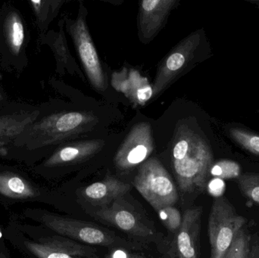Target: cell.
Returning a JSON list of instances; mask_svg holds the SVG:
<instances>
[{
	"label": "cell",
	"instance_id": "6da1fadb",
	"mask_svg": "<svg viewBox=\"0 0 259 258\" xmlns=\"http://www.w3.org/2000/svg\"><path fill=\"white\" fill-rule=\"evenodd\" d=\"M98 124L91 112H56L39 114L1 157L15 159L33 167L44 159L52 148L88 133Z\"/></svg>",
	"mask_w": 259,
	"mask_h": 258
},
{
	"label": "cell",
	"instance_id": "7a4b0ae2",
	"mask_svg": "<svg viewBox=\"0 0 259 258\" xmlns=\"http://www.w3.org/2000/svg\"><path fill=\"white\" fill-rule=\"evenodd\" d=\"M51 233L42 226L12 220L3 235L6 240L27 258H100L93 247L54 234V232Z\"/></svg>",
	"mask_w": 259,
	"mask_h": 258
},
{
	"label": "cell",
	"instance_id": "3957f363",
	"mask_svg": "<svg viewBox=\"0 0 259 258\" xmlns=\"http://www.w3.org/2000/svg\"><path fill=\"white\" fill-rule=\"evenodd\" d=\"M212 161L211 150L200 136L187 127L179 129L172 151V163L183 193L205 190Z\"/></svg>",
	"mask_w": 259,
	"mask_h": 258
},
{
	"label": "cell",
	"instance_id": "277c9868",
	"mask_svg": "<svg viewBox=\"0 0 259 258\" xmlns=\"http://www.w3.org/2000/svg\"><path fill=\"white\" fill-rule=\"evenodd\" d=\"M23 215L56 234L76 242L91 245L135 248L134 244L128 243L111 232L90 223L64 218L42 209H27L23 212Z\"/></svg>",
	"mask_w": 259,
	"mask_h": 258
},
{
	"label": "cell",
	"instance_id": "5b68a950",
	"mask_svg": "<svg viewBox=\"0 0 259 258\" xmlns=\"http://www.w3.org/2000/svg\"><path fill=\"white\" fill-rule=\"evenodd\" d=\"M134 186L156 212L166 206H174L178 201L176 186L158 159H150L142 164Z\"/></svg>",
	"mask_w": 259,
	"mask_h": 258
},
{
	"label": "cell",
	"instance_id": "8992f818",
	"mask_svg": "<svg viewBox=\"0 0 259 258\" xmlns=\"http://www.w3.org/2000/svg\"><path fill=\"white\" fill-rule=\"evenodd\" d=\"M246 219L238 215L232 204L224 197L213 201L208 218V232L211 257L222 258L229 249Z\"/></svg>",
	"mask_w": 259,
	"mask_h": 258
},
{
	"label": "cell",
	"instance_id": "52a82bcc",
	"mask_svg": "<svg viewBox=\"0 0 259 258\" xmlns=\"http://www.w3.org/2000/svg\"><path fill=\"white\" fill-rule=\"evenodd\" d=\"M86 15L84 6L80 3L77 19L75 21L70 20L67 27L88 80L97 90L103 92L107 86L106 77L87 25Z\"/></svg>",
	"mask_w": 259,
	"mask_h": 258
},
{
	"label": "cell",
	"instance_id": "ba28073f",
	"mask_svg": "<svg viewBox=\"0 0 259 258\" xmlns=\"http://www.w3.org/2000/svg\"><path fill=\"white\" fill-rule=\"evenodd\" d=\"M48 192L16 168L0 166V204L47 202Z\"/></svg>",
	"mask_w": 259,
	"mask_h": 258
},
{
	"label": "cell",
	"instance_id": "9c48e42d",
	"mask_svg": "<svg viewBox=\"0 0 259 258\" xmlns=\"http://www.w3.org/2000/svg\"><path fill=\"white\" fill-rule=\"evenodd\" d=\"M154 150L152 130L149 123L141 122L133 127L115 156V166L128 171L144 163Z\"/></svg>",
	"mask_w": 259,
	"mask_h": 258
},
{
	"label": "cell",
	"instance_id": "30bf717a",
	"mask_svg": "<svg viewBox=\"0 0 259 258\" xmlns=\"http://www.w3.org/2000/svg\"><path fill=\"white\" fill-rule=\"evenodd\" d=\"M199 43V36L193 33L172 48L158 67L153 86V96L162 92L187 66Z\"/></svg>",
	"mask_w": 259,
	"mask_h": 258
},
{
	"label": "cell",
	"instance_id": "8fae6325",
	"mask_svg": "<svg viewBox=\"0 0 259 258\" xmlns=\"http://www.w3.org/2000/svg\"><path fill=\"white\" fill-rule=\"evenodd\" d=\"M39 114V108L23 103H9L0 109V157Z\"/></svg>",
	"mask_w": 259,
	"mask_h": 258
},
{
	"label": "cell",
	"instance_id": "7c38bea8",
	"mask_svg": "<svg viewBox=\"0 0 259 258\" xmlns=\"http://www.w3.org/2000/svg\"><path fill=\"white\" fill-rule=\"evenodd\" d=\"M97 219L119 229L136 239L148 241L154 237L153 230L140 221L133 209L121 201V198L108 205L100 207L93 214Z\"/></svg>",
	"mask_w": 259,
	"mask_h": 258
},
{
	"label": "cell",
	"instance_id": "4fadbf2b",
	"mask_svg": "<svg viewBox=\"0 0 259 258\" xmlns=\"http://www.w3.org/2000/svg\"><path fill=\"white\" fill-rule=\"evenodd\" d=\"M104 144L100 139H91L61 145L32 170L36 174L46 175L53 170L90 159L98 153Z\"/></svg>",
	"mask_w": 259,
	"mask_h": 258
},
{
	"label": "cell",
	"instance_id": "5bb4252c",
	"mask_svg": "<svg viewBox=\"0 0 259 258\" xmlns=\"http://www.w3.org/2000/svg\"><path fill=\"white\" fill-rule=\"evenodd\" d=\"M178 4L177 0H144L139 9V33L143 42L153 39L165 24L170 12Z\"/></svg>",
	"mask_w": 259,
	"mask_h": 258
},
{
	"label": "cell",
	"instance_id": "9a60e30c",
	"mask_svg": "<svg viewBox=\"0 0 259 258\" xmlns=\"http://www.w3.org/2000/svg\"><path fill=\"white\" fill-rule=\"evenodd\" d=\"M112 85L136 106H143L153 97V88L148 79L133 68H123L113 73Z\"/></svg>",
	"mask_w": 259,
	"mask_h": 258
},
{
	"label": "cell",
	"instance_id": "2e32d148",
	"mask_svg": "<svg viewBox=\"0 0 259 258\" xmlns=\"http://www.w3.org/2000/svg\"><path fill=\"white\" fill-rule=\"evenodd\" d=\"M202 215V207L188 209L183 215L176 239L178 258H199Z\"/></svg>",
	"mask_w": 259,
	"mask_h": 258
},
{
	"label": "cell",
	"instance_id": "e0dca14e",
	"mask_svg": "<svg viewBox=\"0 0 259 258\" xmlns=\"http://www.w3.org/2000/svg\"><path fill=\"white\" fill-rule=\"evenodd\" d=\"M131 189V185L109 177L87 186L83 190V195L94 205L103 207L124 196Z\"/></svg>",
	"mask_w": 259,
	"mask_h": 258
},
{
	"label": "cell",
	"instance_id": "ac0fdd59",
	"mask_svg": "<svg viewBox=\"0 0 259 258\" xmlns=\"http://www.w3.org/2000/svg\"><path fill=\"white\" fill-rule=\"evenodd\" d=\"M2 36L9 53L18 56L24 46L25 31L21 15L16 11L6 13L2 25Z\"/></svg>",
	"mask_w": 259,
	"mask_h": 258
},
{
	"label": "cell",
	"instance_id": "d6986e66",
	"mask_svg": "<svg viewBox=\"0 0 259 258\" xmlns=\"http://www.w3.org/2000/svg\"><path fill=\"white\" fill-rule=\"evenodd\" d=\"M62 3V1H30L41 29L49 25Z\"/></svg>",
	"mask_w": 259,
	"mask_h": 258
},
{
	"label": "cell",
	"instance_id": "ffe728a7",
	"mask_svg": "<svg viewBox=\"0 0 259 258\" xmlns=\"http://www.w3.org/2000/svg\"><path fill=\"white\" fill-rule=\"evenodd\" d=\"M251 242L252 239L250 234L243 228L242 229L236 236L229 249L222 258H247Z\"/></svg>",
	"mask_w": 259,
	"mask_h": 258
},
{
	"label": "cell",
	"instance_id": "44dd1931",
	"mask_svg": "<svg viewBox=\"0 0 259 258\" xmlns=\"http://www.w3.org/2000/svg\"><path fill=\"white\" fill-rule=\"evenodd\" d=\"M237 184L245 196L259 204V174L240 175Z\"/></svg>",
	"mask_w": 259,
	"mask_h": 258
},
{
	"label": "cell",
	"instance_id": "7402d4cb",
	"mask_svg": "<svg viewBox=\"0 0 259 258\" xmlns=\"http://www.w3.org/2000/svg\"><path fill=\"white\" fill-rule=\"evenodd\" d=\"M241 168L237 162L232 161L223 160L212 165L210 170V174L215 178L221 180L239 178L240 177Z\"/></svg>",
	"mask_w": 259,
	"mask_h": 258
},
{
	"label": "cell",
	"instance_id": "603a6c76",
	"mask_svg": "<svg viewBox=\"0 0 259 258\" xmlns=\"http://www.w3.org/2000/svg\"><path fill=\"white\" fill-rule=\"evenodd\" d=\"M157 212L167 230L171 232L178 231L182 224V217L178 209L174 206H166Z\"/></svg>",
	"mask_w": 259,
	"mask_h": 258
},
{
	"label": "cell",
	"instance_id": "cb8c5ba5",
	"mask_svg": "<svg viewBox=\"0 0 259 258\" xmlns=\"http://www.w3.org/2000/svg\"><path fill=\"white\" fill-rule=\"evenodd\" d=\"M62 30H61L56 36V39L53 43V48L58 60L62 62V65L68 67L69 70V67L74 68V62L67 46L65 35Z\"/></svg>",
	"mask_w": 259,
	"mask_h": 258
},
{
	"label": "cell",
	"instance_id": "d4e9b609",
	"mask_svg": "<svg viewBox=\"0 0 259 258\" xmlns=\"http://www.w3.org/2000/svg\"><path fill=\"white\" fill-rule=\"evenodd\" d=\"M231 135L243 148L259 156V136L239 129L231 130Z\"/></svg>",
	"mask_w": 259,
	"mask_h": 258
},
{
	"label": "cell",
	"instance_id": "484cf974",
	"mask_svg": "<svg viewBox=\"0 0 259 258\" xmlns=\"http://www.w3.org/2000/svg\"><path fill=\"white\" fill-rule=\"evenodd\" d=\"M225 184L223 180L219 178H214L208 183V190L211 195L214 197H222L225 192Z\"/></svg>",
	"mask_w": 259,
	"mask_h": 258
},
{
	"label": "cell",
	"instance_id": "4316f807",
	"mask_svg": "<svg viewBox=\"0 0 259 258\" xmlns=\"http://www.w3.org/2000/svg\"><path fill=\"white\" fill-rule=\"evenodd\" d=\"M247 258H259V239L251 242L250 249Z\"/></svg>",
	"mask_w": 259,
	"mask_h": 258
},
{
	"label": "cell",
	"instance_id": "83f0119b",
	"mask_svg": "<svg viewBox=\"0 0 259 258\" xmlns=\"http://www.w3.org/2000/svg\"><path fill=\"white\" fill-rule=\"evenodd\" d=\"M0 258H12L9 249L5 243V239H0Z\"/></svg>",
	"mask_w": 259,
	"mask_h": 258
},
{
	"label": "cell",
	"instance_id": "f1b7e54d",
	"mask_svg": "<svg viewBox=\"0 0 259 258\" xmlns=\"http://www.w3.org/2000/svg\"><path fill=\"white\" fill-rule=\"evenodd\" d=\"M130 257L128 254H125V252L122 250H116L115 252L112 253L108 258H130Z\"/></svg>",
	"mask_w": 259,
	"mask_h": 258
},
{
	"label": "cell",
	"instance_id": "f546056e",
	"mask_svg": "<svg viewBox=\"0 0 259 258\" xmlns=\"http://www.w3.org/2000/svg\"><path fill=\"white\" fill-rule=\"evenodd\" d=\"M4 238V235H3V232H2L1 229H0V239Z\"/></svg>",
	"mask_w": 259,
	"mask_h": 258
}]
</instances>
